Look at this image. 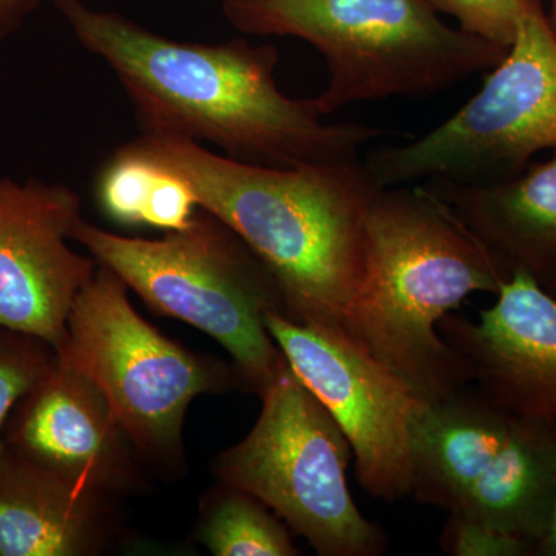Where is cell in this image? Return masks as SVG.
<instances>
[{"label": "cell", "mask_w": 556, "mask_h": 556, "mask_svg": "<svg viewBox=\"0 0 556 556\" xmlns=\"http://www.w3.org/2000/svg\"><path fill=\"white\" fill-rule=\"evenodd\" d=\"M76 40L115 73L142 135L207 141L255 166H328L362 159L387 130L324 123L314 98L278 89V50L247 39L188 42L83 0H53Z\"/></svg>", "instance_id": "6da1fadb"}, {"label": "cell", "mask_w": 556, "mask_h": 556, "mask_svg": "<svg viewBox=\"0 0 556 556\" xmlns=\"http://www.w3.org/2000/svg\"><path fill=\"white\" fill-rule=\"evenodd\" d=\"M161 169L121 146L97 179V201L105 217L121 226H142L146 206Z\"/></svg>", "instance_id": "ac0fdd59"}, {"label": "cell", "mask_w": 556, "mask_h": 556, "mask_svg": "<svg viewBox=\"0 0 556 556\" xmlns=\"http://www.w3.org/2000/svg\"><path fill=\"white\" fill-rule=\"evenodd\" d=\"M70 239L161 316L206 332L228 351L241 390L262 396L287 358L266 327L285 313L277 278L226 223L199 208L188 228L146 240L80 218Z\"/></svg>", "instance_id": "5b68a950"}, {"label": "cell", "mask_w": 556, "mask_h": 556, "mask_svg": "<svg viewBox=\"0 0 556 556\" xmlns=\"http://www.w3.org/2000/svg\"><path fill=\"white\" fill-rule=\"evenodd\" d=\"M244 35L311 43L328 65L321 115L348 105L419 98L496 67L507 49L448 27L427 0H223Z\"/></svg>", "instance_id": "277c9868"}, {"label": "cell", "mask_w": 556, "mask_h": 556, "mask_svg": "<svg viewBox=\"0 0 556 556\" xmlns=\"http://www.w3.org/2000/svg\"><path fill=\"white\" fill-rule=\"evenodd\" d=\"M56 362V348L46 340L0 327V456L7 448L3 430L11 412Z\"/></svg>", "instance_id": "d6986e66"}, {"label": "cell", "mask_w": 556, "mask_h": 556, "mask_svg": "<svg viewBox=\"0 0 556 556\" xmlns=\"http://www.w3.org/2000/svg\"><path fill=\"white\" fill-rule=\"evenodd\" d=\"M441 547L453 556H533L532 547L521 541L456 515H448Z\"/></svg>", "instance_id": "44dd1931"}, {"label": "cell", "mask_w": 556, "mask_h": 556, "mask_svg": "<svg viewBox=\"0 0 556 556\" xmlns=\"http://www.w3.org/2000/svg\"><path fill=\"white\" fill-rule=\"evenodd\" d=\"M438 13L459 22V28L508 49L517 36L527 0H427Z\"/></svg>", "instance_id": "ffe728a7"}, {"label": "cell", "mask_w": 556, "mask_h": 556, "mask_svg": "<svg viewBox=\"0 0 556 556\" xmlns=\"http://www.w3.org/2000/svg\"><path fill=\"white\" fill-rule=\"evenodd\" d=\"M556 492V422L515 416L510 437L456 515L532 547L546 535Z\"/></svg>", "instance_id": "2e32d148"}, {"label": "cell", "mask_w": 556, "mask_h": 556, "mask_svg": "<svg viewBox=\"0 0 556 556\" xmlns=\"http://www.w3.org/2000/svg\"><path fill=\"white\" fill-rule=\"evenodd\" d=\"M535 556H556V492L547 532L536 546Z\"/></svg>", "instance_id": "603a6c76"}, {"label": "cell", "mask_w": 556, "mask_h": 556, "mask_svg": "<svg viewBox=\"0 0 556 556\" xmlns=\"http://www.w3.org/2000/svg\"><path fill=\"white\" fill-rule=\"evenodd\" d=\"M39 3L40 0H0V39L16 31Z\"/></svg>", "instance_id": "7402d4cb"}, {"label": "cell", "mask_w": 556, "mask_h": 556, "mask_svg": "<svg viewBox=\"0 0 556 556\" xmlns=\"http://www.w3.org/2000/svg\"><path fill=\"white\" fill-rule=\"evenodd\" d=\"M266 327L289 367L331 413L353 448L364 492L386 503L412 496V434L427 407L393 371L346 338L274 311Z\"/></svg>", "instance_id": "9c48e42d"}, {"label": "cell", "mask_w": 556, "mask_h": 556, "mask_svg": "<svg viewBox=\"0 0 556 556\" xmlns=\"http://www.w3.org/2000/svg\"><path fill=\"white\" fill-rule=\"evenodd\" d=\"M555 149L556 35L543 2L527 0L514 42L478 93L430 134L372 150L364 163L380 188L433 178L492 182Z\"/></svg>", "instance_id": "ba28073f"}, {"label": "cell", "mask_w": 556, "mask_h": 556, "mask_svg": "<svg viewBox=\"0 0 556 556\" xmlns=\"http://www.w3.org/2000/svg\"><path fill=\"white\" fill-rule=\"evenodd\" d=\"M548 292H551V294L555 295V298H556V287L552 288L551 291H548Z\"/></svg>", "instance_id": "d4e9b609"}, {"label": "cell", "mask_w": 556, "mask_h": 556, "mask_svg": "<svg viewBox=\"0 0 556 556\" xmlns=\"http://www.w3.org/2000/svg\"><path fill=\"white\" fill-rule=\"evenodd\" d=\"M367 229V276L346 338L434 404L471 383L439 321L468 295H496L511 273L422 182L380 189Z\"/></svg>", "instance_id": "3957f363"}, {"label": "cell", "mask_w": 556, "mask_h": 556, "mask_svg": "<svg viewBox=\"0 0 556 556\" xmlns=\"http://www.w3.org/2000/svg\"><path fill=\"white\" fill-rule=\"evenodd\" d=\"M126 285L98 265L67 320L58 361L93 380L146 466L186 464L182 428L193 399L240 388L232 364L179 345L131 306Z\"/></svg>", "instance_id": "8992f818"}, {"label": "cell", "mask_w": 556, "mask_h": 556, "mask_svg": "<svg viewBox=\"0 0 556 556\" xmlns=\"http://www.w3.org/2000/svg\"><path fill=\"white\" fill-rule=\"evenodd\" d=\"M506 268L556 287V149L543 163L492 182L422 181Z\"/></svg>", "instance_id": "5bb4252c"}, {"label": "cell", "mask_w": 556, "mask_h": 556, "mask_svg": "<svg viewBox=\"0 0 556 556\" xmlns=\"http://www.w3.org/2000/svg\"><path fill=\"white\" fill-rule=\"evenodd\" d=\"M515 416L473 383L427 405L412 434V496L455 511L510 437Z\"/></svg>", "instance_id": "9a60e30c"}, {"label": "cell", "mask_w": 556, "mask_h": 556, "mask_svg": "<svg viewBox=\"0 0 556 556\" xmlns=\"http://www.w3.org/2000/svg\"><path fill=\"white\" fill-rule=\"evenodd\" d=\"M200 541L215 556H295L292 532L258 497L218 482L201 503Z\"/></svg>", "instance_id": "e0dca14e"}, {"label": "cell", "mask_w": 556, "mask_h": 556, "mask_svg": "<svg viewBox=\"0 0 556 556\" xmlns=\"http://www.w3.org/2000/svg\"><path fill=\"white\" fill-rule=\"evenodd\" d=\"M3 441L36 466L104 495L146 489L141 459L100 387L60 361L17 402Z\"/></svg>", "instance_id": "8fae6325"}, {"label": "cell", "mask_w": 556, "mask_h": 556, "mask_svg": "<svg viewBox=\"0 0 556 556\" xmlns=\"http://www.w3.org/2000/svg\"><path fill=\"white\" fill-rule=\"evenodd\" d=\"M123 148L185 179L199 207L239 233L277 278L285 316L346 336L367 276L369 208L382 189L364 159L283 169L142 134Z\"/></svg>", "instance_id": "7a4b0ae2"}, {"label": "cell", "mask_w": 556, "mask_h": 556, "mask_svg": "<svg viewBox=\"0 0 556 556\" xmlns=\"http://www.w3.org/2000/svg\"><path fill=\"white\" fill-rule=\"evenodd\" d=\"M260 399L252 430L215 459L217 481L258 497L317 555L386 554V530L351 495L353 448L331 413L288 362Z\"/></svg>", "instance_id": "52a82bcc"}, {"label": "cell", "mask_w": 556, "mask_h": 556, "mask_svg": "<svg viewBox=\"0 0 556 556\" xmlns=\"http://www.w3.org/2000/svg\"><path fill=\"white\" fill-rule=\"evenodd\" d=\"M548 24H551L552 30L556 35V0H551V9L547 13Z\"/></svg>", "instance_id": "cb8c5ba5"}, {"label": "cell", "mask_w": 556, "mask_h": 556, "mask_svg": "<svg viewBox=\"0 0 556 556\" xmlns=\"http://www.w3.org/2000/svg\"><path fill=\"white\" fill-rule=\"evenodd\" d=\"M438 331L497 407L556 422V298L532 277L511 274L478 320L450 313Z\"/></svg>", "instance_id": "7c38bea8"}, {"label": "cell", "mask_w": 556, "mask_h": 556, "mask_svg": "<svg viewBox=\"0 0 556 556\" xmlns=\"http://www.w3.org/2000/svg\"><path fill=\"white\" fill-rule=\"evenodd\" d=\"M118 497L0 456V556H97L123 540Z\"/></svg>", "instance_id": "4fadbf2b"}, {"label": "cell", "mask_w": 556, "mask_h": 556, "mask_svg": "<svg viewBox=\"0 0 556 556\" xmlns=\"http://www.w3.org/2000/svg\"><path fill=\"white\" fill-rule=\"evenodd\" d=\"M80 197L61 182L0 177V327L60 348L98 263L70 248Z\"/></svg>", "instance_id": "30bf717a"}]
</instances>
